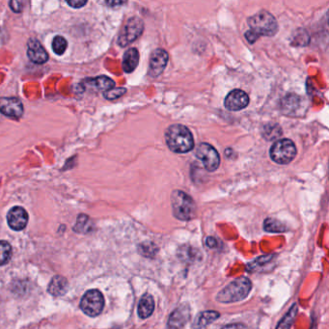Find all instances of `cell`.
<instances>
[{"label":"cell","mask_w":329,"mask_h":329,"mask_svg":"<svg viewBox=\"0 0 329 329\" xmlns=\"http://www.w3.org/2000/svg\"><path fill=\"white\" fill-rule=\"evenodd\" d=\"M165 141L169 149L176 153L190 152L194 147V139L190 130L185 126L175 124L165 131Z\"/></svg>","instance_id":"cell-1"},{"label":"cell","mask_w":329,"mask_h":329,"mask_svg":"<svg viewBox=\"0 0 329 329\" xmlns=\"http://www.w3.org/2000/svg\"><path fill=\"white\" fill-rule=\"evenodd\" d=\"M252 288V284L247 277H240L229 285L224 289L218 293L217 300L220 303H234L243 300L247 297Z\"/></svg>","instance_id":"cell-2"},{"label":"cell","mask_w":329,"mask_h":329,"mask_svg":"<svg viewBox=\"0 0 329 329\" xmlns=\"http://www.w3.org/2000/svg\"><path fill=\"white\" fill-rule=\"evenodd\" d=\"M173 215L179 220L188 221L196 216V204L192 198L182 190H174L171 194Z\"/></svg>","instance_id":"cell-3"},{"label":"cell","mask_w":329,"mask_h":329,"mask_svg":"<svg viewBox=\"0 0 329 329\" xmlns=\"http://www.w3.org/2000/svg\"><path fill=\"white\" fill-rule=\"evenodd\" d=\"M250 30L257 36H274L278 31V24L275 17L266 11H260L250 16L247 21Z\"/></svg>","instance_id":"cell-4"},{"label":"cell","mask_w":329,"mask_h":329,"mask_svg":"<svg viewBox=\"0 0 329 329\" xmlns=\"http://www.w3.org/2000/svg\"><path fill=\"white\" fill-rule=\"evenodd\" d=\"M297 147L288 138L276 141L270 148V158L278 164H289L297 157Z\"/></svg>","instance_id":"cell-5"},{"label":"cell","mask_w":329,"mask_h":329,"mask_svg":"<svg viewBox=\"0 0 329 329\" xmlns=\"http://www.w3.org/2000/svg\"><path fill=\"white\" fill-rule=\"evenodd\" d=\"M105 298L99 289H89L81 298V309L89 317H96L103 312Z\"/></svg>","instance_id":"cell-6"},{"label":"cell","mask_w":329,"mask_h":329,"mask_svg":"<svg viewBox=\"0 0 329 329\" xmlns=\"http://www.w3.org/2000/svg\"><path fill=\"white\" fill-rule=\"evenodd\" d=\"M144 31V23L138 16L130 17L118 37V45L125 48L137 40Z\"/></svg>","instance_id":"cell-7"},{"label":"cell","mask_w":329,"mask_h":329,"mask_svg":"<svg viewBox=\"0 0 329 329\" xmlns=\"http://www.w3.org/2000/svg\"><path fill=\"white\" fill-rule=\"evenodd\" d=\"M196 157L202 161L209 172L217 170L220 165V157L217 150L209 143H201L196 151Z\"/></svg>","instance_id":"cell-8"},{"label":"cell","mask_w":329,"mask_h":329,"mask_svg":"<svg viewBox=\"0 0 329 329\" xmlns=\"http://www.w3.org/2000/svg\"><path fill=\"white\" fill-rule=\"evenodd\" d=\"M168 58V53L164 49H154L150 57L149 75L151 78H158L159 75H161L167 66Z\"/></svg>","instance_id":"cell-9"},{"label":"cell","mask_w":329,"mask_h":329,"mask_svg":"<svg viewBox=\"0 0 329 329\" xmlns=\"http://www.w3.org/2000/svg\"><path fill=\"white\" fill-rule=\"evenodd\" d=\"M224 105L230 111L242 110L249 105L248 95L240 89L233 90L226 96Z\"/></svg>","instance_id":"cell-10"},{"label":"cell","mask_w":329,"mask_h":329,"mask_svg":"<svg viewBox=\"0 0 329 329\" xmlns=\"http://www.w3.org/2000/svg\"><path fill=\"white\" fill-rule=\"evenodd\" d=\"M0 112L10 118H20L24 114L23 103L14 96L0 98Z\"/></svg>","instance_id":"cell-11"},{"label":"cell","mask_w":329,"mask_h":329,"mask_svg":"<svg viewBox=\"0 0 329 329\" xmlns=\"http://www.w3.org/2000/svg\"><path fill=\"white\" fill-rule=\"evenodd\" d=\"M190 319V307L182 304L175 309L169 317L168 329H182Z\"/></svg>","instance_id":"cell-12"},{"label":"cell","mask_w":329,"mask_h":329,"mask_svg":"<svg viewBox=\"0 0 329 329\" xmlns=\"http://www.w3.org/2000/svg\"><path fill=\"white\" fill-rule=\"evenodd\" d=\"M9 227L14 231H22L28 222V215L22 207H14L7 215Z\"/></svg>","instance_id":"cell-13"},{"label":"cell","mask_w":329,"mask_h":329,"mask_svg":"<svg viewBox=\"0 0 329 329\" xmlns=\"http://www.w3.org/2000/svg\"><path fill=\"white\" fill-rule=\"evenodd\" d=\"M27 56L35 64H44L48 60V53L39 41L30 39L27 43Z\"/></svg>","instance_id":"cell-14"},{"label":"cell","mask_w":329,"mask_h":329,"mask_svg":"<svg viewBox=\"0 0 329 329\" xmlns=\"http://www.w3.org/2000/svg\"><path fill=\"white\" fill-rule=\"evenodd\" d=\"M83 83H84V86L86 87L95 89L98 91H103V92H106L110 89L114 88L115 86L114 81L105 75H101L95 79H86L83 81Z\"/></svg>","instance_id":"cell-15"},{"label":"cell","mask_w":329,"mask_h":329,"mask_svg":"<svg viewBox=\"0 0 329 329\" xmlns=\"http://www.w3.org/2000/svg\"><path fill=\"white\" fill-rule=\"evenodd\" d=\"M68 289H69L68 280L61 275H57L54 276L49 283L48 292L53 297H62L68 292Z\"/></svg>","instance_id":"cell-16"},{"label":"cell","mask_w":329,"mask_h":329,"mask_svg":"<svg viewBox=\"0 0 329 329\" xmlns=\"http://www.w3.org/2000/svg\"><path fill=\"white\" fill-rule=\"evenodd\" d=\"M138 62H139V52L137 48H129L123 57V70L124 72H132L138 66Z\"/></svg>","instance_id":"cell-17"},{"label":"cell","mask_w":329,"mask_h":329,"mask_svg":"<svg viewBox=\"0 0 329 329\" xmlns=\"http://www.w3.org/2000/svg\"><path fill=\"white\" fill-rule=\"evenodd\" d=\"M153 310H154L153 297L149 294H145L144 296L141 297L138 304V309H137L138 316L142 320L148 319L150 316H152Z\"/></svg>","instance_id":"cell-18"},{"label":"cell","mask_w":329,"mask_h":329,"mask_svg":"<svg viewBox=\"0 0 329 329\" xmlns=\"http://www.w3.org/2000/svg\"><path fill=\"white\" fill-rule=\"evenodd\" d=\"M219 317H220V314L217 311L202 312L196 317L195 321L193 322V327L195 329L203 328V327L209 325V323L217 320Z\"/></svg>","instance_id":"cell-19"},{"label":"cell","mask_w":329,"mask_h":329,"mask_svg":"<svg viewBox=\"0 0 329 329\" xmlns=\"http://www.w3.org/2000/svg\"><path fill=\"white\" fill-rule=\"evenodd\" d=\"M92 226L93 224H92L90 217L88 216H85V215H81L78 217V220L73 227V230L76 233L87 234L92 230Z\"/></svg>","instance_id":"cell-20"},{"label":"cell","mask_w":329,"mask_h":329,"mask_svg":"<svg viewBox=\"0 0 329 329\" xmlns=\"http://www.w3.org/2000/svg\"><path fill=\"white\" fill-rule=\"evenodd\" d=\"M297 312H298V307L297 304H294L293 307L289 309V312L285 315V317L279 322L276 329H291L293 323H294V321L297 317Z\"/></svg>","instance_id":"cell-21"},{"label":"cell","mask_w":329,"mask_h":329,"mask_svg":"<svg viewBox=\"0 0 329 329\" xmlns=\"http://www.w3.org/2000/svg\"><path fill=\"white\" fill-rule=\"evenodd\" d=\"M264 229L268 233H283L287 230L286 226L277 219L266 218L264 223Z\"/></svg>","instance_id":"cell-22"},{"label":"cell","mask_w":329,"mask_h":329,"mask_svg":"<svg viewBox=\"0 0 329 329\" xmlns=\"http://www.w3.org/2000/svg\"><path fill=\"white\" fill-rule=\"evenodd\" d=\"M12 257V246L8 241H0V265H6Z\"/></svg>","instance_id":"cell-23"},{"label":"cell","mask_w":329,"mask_h":329,"mask_svg":"<svg viewBox=\"0 0 329 329\" xmlns=\"http://www.w3.org/2000/svg\"><path fill=\"white\" fill-rule=\"evenodd\" d=\"M68 47V42L62 36H56L52 41V50L57 55H62Z\"/></svg>","instance_id":"cell-24"},{"label":"cell","mask_w":329,"mask_h":329,"mask_svg":"<svg viewBox=\"0 0 329 329\" xmlns=\"http://www.w3.org/2000/svg\"><path fill=\"white\" fill-rule=\"evenodd\" d=\"M127 92V89L124 88V87H118V88L110 89L108 91H106L104 93V96H105L106 100H109V101H114L118 98L125 95Z\"/></svg>","instance_id":"cell-25"},{"label":"cell","mask_w":329,"mask_h":329,"mask_svg":"<svg viewBox=\"0 0 329 329\" xmlns=\"http://www.w3.org/2000/svg\"><path fill=\"white\" fill-rule=\"evenodd\" d=\"M139 252L146 257H153L157 253V247L153 242H145L139 246Z\"/></svg>","instance_id":"cell-26"},{"label":"cell","mask_w":329,"mask_h":329,"mask_svg":"<svg viewBox=\"0 0 329 329\" xmlns=\"http://www.w3.org/2000/svg\"><path fill=\"white\" fill-rule=\"evenodd\" d=\"M309 43V36L305 31H301L299 30L297 33V36L294 38L293 41V45H297V46H306Z\"/></svg>","instance_id":"cell-27"},{"label":"cell","mask_w":329,"mask_h":329,"mask_svg":"<svg viewBox=\"0 0 329 329\" xmlns=\"http://www.w3.org/2000/svg\"><path fill=\"white\" fill-rule=\"evenodd\" d=\"M274 255H265V256H261V257L257 258L253 263H251L249 266L251 268H255L260 265H265L267 264L269 261L273 260Z\"/></svg>","instance_id":"cell-28"},{"label":"cell","mask_w":329,"mask_h":329,"mask_svg":"<svg viewBox=\"0 0 329 329\" xmlns=\"http://www.w3.org/2000/svg\"><path fill=\"white\" fill-rule=\"evenodd\" d=\"M278 127H279V126H277V125L266 126V127H265V137H266L268 140H273L274 138H277V137H280V136H278V134L274 133V129H277Z\"/></svg>","instance_id":"cell-29"},{"label":"cell","mask_w":329,"mask_h":329,"mask_svg":"<svg viewBox=\"0 0 329 329\" xmlns=\"http://www.w3.org/2000/svg\"><path fill=\"white\" fill-rule=\"evenodd\" d=\"M9 6L15 13H21L23 11V2L22 1H10Z\"/></svg>","instance_id":"cell-30"},{"label":"cell","mask_w":329,"mask_h":329,"mask_svg":"<svg viewBox=\"0 0 329 329\" xmlns=\"http://www.w3.org/2000/svg\"><path fill=\"white\" fill-rule=\"evenodd\" d=\"M87 1L86 0H71L67 1V4L70 5L72 8H81L82 6L86 5Z\"/></svg>","instance_id":"cell-31"},{"label":"cell","mask_w":329,"mask_h":329,"mask_svg":"<svg viewBox=\"0 0 329 329\" xmlns=\"http://www.w3.org/2000/svg\"><path fill=\"white\" fill-rule=\"evenodd\" d=\"M245 38L247 39L250 44H254L260 37L257 36L255 33L252 32L251 30H248L247 32L245 33Z\"/></svg>","instance_id":"cell-32"},{"label":"cell","mask_w":329,"mask_h":329,"mask_svg":"<svg viewBox=\"0 0 329 329\" xmlns=\"http://www.w3.org/2000/svg\"><path fill=\"white\" fill-rule=\"evenodd\" d=\"M222 329H248V327L243 323H231L225 325Z\"/></svg>","instance_id":"cell-33"},{"label":"cell","mask_w":329,"mask_h":329,"mask_svg":"<svg viewBox=\"0 0 329 329\" xmlns=\"http://www.w3.org/2000/svg\"><path fill=\"white\" fill-rule=\"evenodd\" d=\"M206 243H207V245L209 246V248H216L217 245H218L217 240H216L215 238H212V237L207 238Z\"/></svg>","instance_id":"cell-34"},{"label":"cell","mask_w":329,"mask_h":329,"mask_svg":"<svg viewBox=\"0 0 329 329\" xmlns=\"http://www.w3.org/2000/svg\"><path fill=\"white\" fill-rule=\"evenodd\" d=\"M6 41H7V34L2 28H0V44H4Z\"/></svg>","instance_id":"cell-35"},{"label":"cell","mask_w":329,"mask_h":329,"mask_svg":"<svg viewBox=\"0 0 329 329\" xmlns=\"http://www.w3.org/2000/svg\"><path fill=\"white\" fill-rule=\"evenodd\" d=\"M126 2H124V1H107L106 2V4L107 5H109V6H116V5H123V4H125Z\"/></svg>","instance_id":"cell-36"}]
</instances>
